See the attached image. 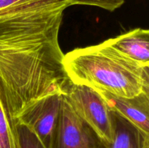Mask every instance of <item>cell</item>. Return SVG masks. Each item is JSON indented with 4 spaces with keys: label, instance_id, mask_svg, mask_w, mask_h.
Here are the masks:
<instances>
[{
    "label": "cell",
    "instance_id": "cell-8",
    "mask_svg": "<svg viewBox=\"0 0 149 148\" xmlns=\"http://www.w3.org/2000/svg\"><path fill=\"white\" fill-rule=\"evenodd\" d=\"M113 139L106 148H149V133H146L112 110Z\"/></svg>",
    "mask_w": 149,
    "mask_h": 148
},
{
    "label": "cell",
    "instance_id": "cell-6",
    "mask_svg": "<svg viewBox=\"0 0 149 148\" xmlns=\"http://www.w3.org/2000/svg\"><path fill=\"white\" fill-rule=\"evenodd\" d=\"M96 91L104 99L111 110L149 133V94L141 93L132 97H123L106 91Z\"/></svg>",
    "mask_w": 149,
    "mask_h": 148
},
{
    "label": "cell",
    "instance_id": "cell-2",
    "mask_svg": "<svg viewBox=\"0 0 149 148\" xmlns=\"http://www.w3.org/2000/svg\"><path fill=\"white\" fill-rule=\"evenodd\" d=\"M63 64L74 84L123 97L149 94V65L130 59L107 40L71 51Z\"/></svg>",
    "mask_w": 149,
    "mask_h": 148
},
{
    "label": "cell",
    "instance_id": "cell-9",
    "mask_svg": "<svg viewBox=\"0 0 149 148\" xmlns=\"http://www.w3.org/2000/svg\"><path fill=\"white\" fill-rule=\"evenodd\" d=\"M0 148H17L15 121L0 94Z\"/></svg>",
    "mask_w": 149,
    "mask_h": 148
},
{
    "label": "cell",
    "instance_id": "cell-10",
    "mask_svg": "<svg viewBox=\"0 0 149 148\" xmlns=\"http://www.w3.org/2000/svg\"><path fill=\"white\" fill-rule=\"evenodd\" d=\"M17 148H46L34 132L26 125L15 123Z\"/></svg>",
    "mask_w": 149,
    "mask_h": 148
},
{
    "label": "cell",
    "instance_id": "cell-5",
    "mask_svg": "<svg viewBox=\"0 0 149 148\" xmlns=\"http://www.w3.org/2000/svg\"><path fill=\"white\" fill-rule=\"evenodd\" d=\"M63 96L52 94L38 100L23 112L15 121L31 129L46 148H49L56 129Z\"/></svg>",
    "mask_w": 149,
    "mask_h": 148
},
{
    "label": "cell",
    "instance_id": "cell-11",
    "mask_svg": "<svg viewBox=\"0 0 149 148\" xmlns=\"http://www.w3.org/2000/svg\"><path fill=\"white\" fill-rule=\"evenodd\" d=\"M74 4L79 5L94 6L110 12L120 8L125 3V0H73Z\"/></svg>",
    "mask_w": 149,
    "mask_h": 148
},
{
    "label": "cell",
    "instance_id": "cell-3",
    "mask_svg": "<svg viewBox=\"0 0 149 148\" xmlns=\"http://www.w3.org/2000/svg\"><path fill=\"white\" fill-rule=\"evenodd\" d=\"M64 97L76 113L108 145L112 142V110L94 89L71 82Z\"/></svg>",
    "mask_w": 149,
    "mask_h": 148
},
{
    "label": "cell",
    "instance_id": "cell-7",
    "mask_svg": "<svg viewBox=\"0 0 149 148\" xmlns=\"http://www.w3.org/2000/svg\"><path fill=\"white\" fill-rule=\"evenodd\" d=\"M109 43L132 60L149 65V30L138 28L114 38Z\"/></svg>",
    "mask_w": 149,
    "mask_h": 148
},
{
    "label": "cell",
    "instance_id": "cell-4",
    "mask_svg": "<svg viewBox=\"0 0 149 148\" xmlns=\"http://www.w3.org/2000/svg\"><path fill=\"white\" fill-rule=\"evenodd\" d=\"M49 148H106V144L74 112L63 96L59 118Z\"/></svg>",
    "mask_w": 149,
    "mask_h": 148
},
{
    "label": "cell",
    "instance_id": "cell-1",
    "mask_svg": "<svg viewBox=\"0 0 149 148\" xmlns=\"http://www.w3.org/2000/svg\"><path fill=\"white\" fill-rule=\"evenodd\" d=\"M73 0H0V94L15 123L28 107L52 94L65 95L58 34Z\"/></svg>",
    "mask_w": 149,
    "mask_h": 148
}]
</instances>
